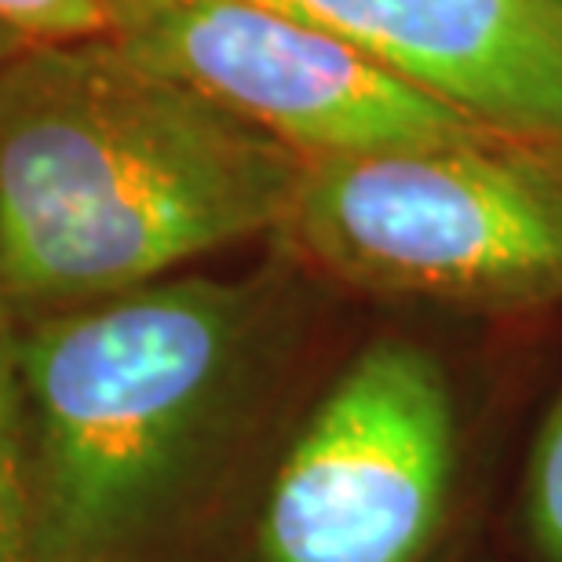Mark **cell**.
Instances as JSON below:
<instances>
[{
    "label": "cell",
    "instance_id": "1",
    "mask_svg": "<svg viewBox=\"0 0 562 562\" xmlns=\"http://www.w3.org/2000/svg\"><path fill=\"white\" fill-rule=\"evenodd\" d=\"M303 157L117 41L0 66V311L81 307L278 234Z\"/></svg>",
    "mask_w": 562,
    "mask_h": 562
},
{
    "label": "cell",
    "instance_id": "2",
    "mask_svg": "<svg viewBox=\"0 0 562 562\" xmlns=\"http://www.w3.org/2000/svg\"><path fill=\"white\" fill-rule=\"evenodd\" d=\"M260 281L157 278L15 322L41 562H176L260 358Z\"/></svg>",
    "mask_w": 562,
    "mask_h": 562
},
{
    "label": "cell",
    "instance_id": "3",
    "mask_svg": "<svg viewBox=\"0 0 562 562\" xmlns=\"http://www.w3.org/2000/svg\"><path fill=\"white\" fill-rule=\"evenodd\" d=\"M278 238L380 296L559 303L562 161L501 136L314 157Z\"/></svg>",
    "mask_w": 562,
    "mask_h": 562
},
{
    "label": "cell",
    "instance_id": "4",
    "mask_svg": "<svg viewBox=\"0 0 562 562\" xmlns=\"http://www.w3.org/2000/svg\"><path fill=\"white\" fill-rule=\"evenodd\" d=\"M453 453L442 369L409 340H373L278 460L256 526L260 562H420Z\"/></svg>",
    "mask_w": 562,
    "mask_h": 562
},
{
    "label": "cell",
    "instance_id": "5",
    "mask_svg": "<svg viewBox=\"0 0 562 562\" xmlns=\"http://www.w3.org/2000/svg\"><path fill=\"white\" fill-rule=\"evenodd\" d=\"M110 41L303 161L497 136L347 41L256 0H114Z\"/></svg>",
    "mask_w": 562,
    "mask_h": 562
},
{
    "label": "cell",
    "instance_id": "6",
    "mask_svg": "<svg viewBox=\"0 0 562 562\" xmlns=\"http://www.w3.org/2000/svg\"><path fill=\"white\" fill-rule=\"evenodd\" d=\"M562 161V0H256Z\"/></svg>",
    "mask_w": 562,
    "mask_h": 562
},
{
    "label": "cell",
    "instance_id": "7",
    "mask_svg": "<svg viewBox=\"0 0 562 562\" xmlns=\"http://www.w3.org/2000/svg\"><path fill=\"white\" fill-rule=\"evenodd\" d=\"M0 562H41L33 544L26 468H22L15 322L4 311H0Z\"/></svg>",
    "mask_w": 562,
    "mask_h": 562
},
{
    "label": "cell",
    "instance_id": "8",
    "mask_svg": "<svg viewBox=\"0 0 562 562\" xmlns=\"http://www.w3.org/2000/svg\"><path fill=\"white\" fill-rule=\"evenodd\" d=\"M0 30L22 48L110 37L114 0H0Z\"/></svg>",
    "mask_w": 562,
    "mask_h": 562
},
{
    "label": "cell",
    "instance_id": "9",
    "mask_svg": "<svg viewBox=\"0 0 562 562\" xmlns=\"http://www.w3.org/2000/svg\"><path fill=\"white\" fill-rule=\"evenodd\" d=\"M530 512L537 537L562 559V406L544 424L530 468Z\"/></svg>",
    "mask_w": 562,
    "mask_h": 562
},
{
    "label": "cell",
    "instance_id": "10",
    "mask_svg": "<svg viewBox=\"0 0 562 562\" xmlns=\"http://www.w3.org/2000/svg\"><path fill=\"white\" fill-rule=\"evenodd\" d=\"M22 48V44L15 41V37H8V33L4 30H0V66H4L8 59H11V55H15Z\"/></svg>",
    "mask_w": 562,
    "mask_h": 562
}]
</instances>
